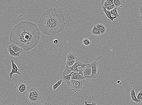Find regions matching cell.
Segmentation results:
<instances>
[{"mask_svg":"<svg viewBox=\"0 0 142 105\" xmlns=\"http://www.w3.org/2000/svg\"><path fill=\"white\" fill-rule=\"evenodd\" d=\"M72 73L68 75H65L64 73H63L62 76V79L65 84H66L68 86H70V83L72 80L71 76Z\"/></svg>","mask_w":142,"mask_h":105,"instance_id":"4fadbf2b","label":"cell"},{"mask_svg":"<svg viewBox=\"0 0 142 105\" xmlns=\"http://www.w3.org/2000/svg\"><path fill=\"white\" fill-rule=\"evenodd\" d=\"M100 30L102 35H103L106 33V26L102 23L97 24L95 25Z\"/></svg>","mask_w":142,"mask_h":105,"instance_id":"2e32d148","label":"cell"},{"mask_svg":"<svg viewBox=\"0 0 142 105\" xmlns=\"http://www.w3.org/2000/svg\"><path fill=\"white\" fill-rule=\"evenodd\" d=\"M53 43L54 44H58L59 43V41L57 39H54L53 41Z\"/></svg>","mask_w":142,"mask_h":105,"instance_id":"4dcf8cb0","label":"cell"},{"mask_svg":"<svg viewBox=\"0 0 142 105\" xmlns=\"http://www.w3.org/2000/svg\"><path fill=\"white\" fill-rule=\"evenodd\" d=\"M102 8H103V12L106 14L107 18L111 20V21H113L114 19H116L115 17H112L111 16V14L110 12L107 11L106 8L104 7H102Z\"/></svg>","mask_w":142,"mask_h":105,"instance_id":"e0dca14e","label":"cell"},{"mask_svg":"<svg viewBox=\"0 0 142 105\" xmlns=\"http://www.w3.org/2000/svg\"><path fill=\"white\" fill-rule=\"evenodd\" d=\"M140 98H141V99H140V101L142 102V90L141 91V97H140Z\"/></svg>","mask_w":142,"mask_h":105,"instance_id":"d6a6232c","label":"cell"},{"mask_svg":"<svg viewBox=\"0 0 142 105\" xmlns=\"http://www.w3.org/2000/svg\"><path fill=\"white\" fill-rule=\"evenodd\" d=\"M77 58L75 54L73 53H70L67 56L66 61L73 60H76Z\"/></svg>","mask_w":142,"mask_h":105,"instance_id":"d6986e66","label":"cell"},{"mask_svg":"<svg viewBox=\"0 0 142 105\" xmlns=\"http://www.w3.org/2000/svg\"><path fill=\"white\" fill-rule=\"evenodd\" d=\"M40 20L49 22L52 24L65 21V15L63 12L52 7L46 10L41 16Z\"/></svg>","mask_w":142,"mask_h":105,"instance_id":"7a4b0ae2","label":"cell"},{"mask_svg":"<svg viewBox=\"0 0 142 105\" xmlns=\"http://www.w3.org/2000/svg\"><path fill=\"white\" fill-rule=\"evenodd\" d=\"M41 99V98L34 97L28 93L26 95V99L28 100L32 104L39 102L40 101Z\"/></svg>","mask_w":142,"mask_h":105,"instance_id":"30bf717a","label":"cell"},{"mask_svg":"<svg viewBox=\"0 0 142 105\" xmlns=\"http://www.w3.org/2000/svg\"><path fill=\"white\" fill-rule=\"evenodd\" d=\"M6 105H16L14 103H10V104H7Z\"/></svg>","mask_w":142,"mask_h":105,"instance_id":"836d02e7","label":"cell"},{"mask_svg":"<svg viewBox=\"0 0 142 105\" xmlns=\"http://www.w3.org/2000/svg\"><path fill=\"white\" fill-rule=\"evenodd\" d=\"M103 56L100 55L97 58L96 61L90 63V66L92 68V74L89 79H96L98 77V74L100 73V72L98 71V63L97 61L99 59L103 58Z\"/></svg>","mask_w":142,"mask_h":105,"instance_id":"3957f363","label":"cell"},{"mask_svg":"<svg viewBox=\"0 0 142 105\" xmlns=\"http://www.w3.org/2000/svg\"><path fill=\"white\" fill-rule=\"evenodd\" d=\"M63 79H61L58 81L56 83L54 84L52 86V88L53 90L55 91L58 87L60 86L61 85V84L63 83Z\"/></svg>","mask_w":142,"mask_h":105,"instance_id":"44dd1931","label":"cell"},{"mask_svg":"<svg viewBox=\"0 0 142 105\" xmlns=\"http://www.w3.org/2000/svg\"><path fill=\"white\" fill-rule=\"evenodd\" d=\"M114 4L115 5L116 7H122L123 6L122 1L120 0H115L114 1Z\"/></svg>","mask_w":142,"mask_h":105,"instance_id":"603a6c76","label":"cell"},{"mask_svg":"<svg viewBox=\"0 0 142 105\" xmlns=\"http://www.w3.org/2000/svg\"><path fill=\"white\" fill-rule=\"evenodd\" d=\"M92 34L95 36L101 35V33L98 28L95 25H94L91 32Z\"/></svg>","mask_w":142,"mask_h":105,"instance_id":"ac0fdd59","label":"cell"},{"mask_svg":"<svg viewBox=\"0 0 142 105\" xmlns=\"http://www.w3.org/2000/svg\"><path fill=\"white\" fill-rule=\"evenodd\" d=\"M7 51L9 52V54L11 56L14 57H19L20 56L21 52H19L18 53H16L14 51L12 50L11 47L10 45L8 46L7 47Z\"/></svg>","mask_w":142,"mask_h":105,"instance_id":"5bb4252c","label":"cell"},{"mask_svg":"<svg viewBox=\"0 0 142 105\" xmlns=\"http://www.w3.org/2000/svg\"><path fill=\"white\" fill-rule=\"evenodd\" d=\"M10 46L11 47L12 50L15 52L16 53H18L19 52H21L23 50V49L20 47L17 44L11 43Z\"/></svg>","mask_w":142,"mask_h":105,"instance_id":"9a60e30c","label":"cell"},{"mask_svg":"<svg viewBox=\"0 0 142 105\" xmlns=\"http://www.w3.org/2000/svg\"><path fill=\"white\" fill-rule=\"evenodd\" d=\"M85 82V80H72L70 83L71 89L75 93L79 92L82 88L83 85Z\"/></svg>","mask_w":142,"mask_h":105,"instance_id":"277c9868","label":"cell"},{"mask_svg":"<svg viewBox=\"0 0 142 105\" xmlns=\"http://www.w3.org/2000/svg\"><path fill=\"white\" fill-rule=\"evenodd\" d=\"M72 80H82L85 79L83 75L82 69L80 70L79 73L72 72L71 76Z\"/></svg>","mask_w":142,"mask_h":105,"instance_id":"ba28073f","label":"cell"},{"mask_svg":"<svg viewBox=\"0 0 142 105\" xmlns=\"http://www.w3.org/2000/svg\"><path fill=\"white\" fill-rule=\"evenodd\" d=\"M139 9L140 15H141V17H142V8L141 6H139Z\"/></svg>","mask_w":142,"mask_h":105,"instance_id":"f546056e","label":"cell"},{"mask_svg":"<svg viewBox=\"0 0 142 105\" xmlns=\"http://www.w3.org/2000/svg\"><path fill=\"white\" fill-rule=\"evenodd\" d=\"M76 60H73L66 61V64L69 67H71L72 66L75 64V63H76Z\"/></svg>","mask_w":142,"mask_h":105,"instance_id":"d4e9b609","label":"cell"},{"mask_svg":"<svg viewBox=\"0 0 142 105\" xmlns=\"http://www.w3.org/2000/svg\"><path fill=\"white\" fill-rule=\"evenodd\" d=\"M117 83L119 85H121L122 84V82L118 80L117 81Z\"/></svg>","mask_w":142,"mask_h":105,"instance_id":"1f68e13d","label":"cell"},{"mask_svg":"<svg viewBox=\"0 0 142 105\" xmlns=\"http://www.w3.org/2000/svg\"><path fill=\"white\" fill-rule=\"evenodd\" d=\"M139 5L141 6L142 8V1L140 2L139 3Z\"/></svg>","mask_w":142,"mask_h":105,"instance_id":"e575fe53","label":"cell"},{"mask_svg":"<svg viewBox=\"0 0 142 105\" xmlns=\"http://www.w3.org/2000/svg\"><path fill=\"white\" fill-rule=\"evenodd\" d=\"M111 15L114 16V17L116 19L119 18V14L117 12V7H116L114 9H112V10L110 11Z\"/></svg>","mask_w":142,"mask_h":105,"instance_id":"7402d4cb","label":"cell"},{"mask_svg":"<svg viewBox=\"0 0 142 105\" xmlns=\"http://www.w3.org/2000/svg\"><path fill=\"white\" fill-rule=\"evenodd\" d=\"M89 64H84L82 63V62L80 60L79 58H77L75 63L73 66L71 67L72 71L73 72V71H74L79 73L80 70L78 69V67H81V68H82V69L83 70L88 65H89Z\"/></svg>","mask_w":142,"mask_h":105,"instance_id":"8992f818","label":"cell"},{"mask_svg":"<svg viewBox=\"0 0 142 105\" xmlns=\"http://www.w3.org/2000/svg\"><path fill=\"white\" fill-rule=\"evenodd\" d=\"M140 21H141L142 24V17H140Z\"/></svg>","mask_w":142,"mask_h":105,"instance_id":"d590c367","label":"cell"},{"mask_svg":"<svg viewBox=\"0 0 142 105\" xmlns=\"http://www.w3.org/2000/svg\"><path fill=\"white\" fill-rule=\"evenodd\" d=\"M106 4L108 6L114 4V1L113 0H105Z\"/></svg>","mask_w":142,"mask_h":105,"instance_id":"83f0119b","label":"cell"},{"mask_svg":"<svg viewBox=\"0 0 142 105\" xmlns=\"http://www.w3.org/2000/svg\"><path fill=\"white\" fill-rule=\"evenodd\" d=\"M38 105H52V104L49 102L44 101L41 99L40 101H39V104Z\"/></svg>","mask_w":142,"mask_h":105,"instance_id":"484cf974","label":"cell"},{"mask_svg":"<svg viewBox=\"0 0 142 105\" xmlns=\"http://www.w3.org/2000/svg\"><path fill=\"white\" fill-rule=\"evenodd\" d=\"M130 94L131 97L130 100L131 102H135L136 104H138V103H142L141 101L137 99L136 96V93L134 89H132L131 90Z\"/></svg>","mask_w":142,"mask_h":105,"instance_id":"7c38bea8","label":"cell"},{"mask_svg":"<svg viewBox=\"0 0 142 105\" xmlns=\"http://www.w3.org/2000/svg\"><path fill=\"white\" fill-rule=\"evenodd\" d=\"M116 7L115 5L114 4H113L111 5L108 6L106 8V9L107 11H110L112 10V9H114Z\"/></svg>","mask_w":142,"mask_h":105,"instance_id":"4316f807","label":"cell"},{"mask_svg":"<svg viewBox=\"0 0 142 105\" xmlns=\"http://www.w3.org/2000/svg\"><path fill=\"white\" fill-rule=\"evenodd\" d=\"M28 94L34 97L41 98V94L39 91L35 87H32L29 90Z\"/></svg>","mask_w":142,"mask_h":105,"instance_id":"8fae6325","label":"cell"},{"mask_svg":"<svg viewBox=\"0 0 142 105\" xmlns=\"http://www.w3.org/2000/svg\"><path fill=\"white\" fill-rule=\"evenodd\" d=\"M84 104L85 105H98L96 103L94 102H92L91 104H88V103L87 101H84Z\"/></svg>","mask_w":142,"mask_h":105,"instance_id":"f1b7e54d","label":"cell"},{"mask_svg":"<svg viewBox=\"0 0 142 105\" xmlns=\"http://www.w3.org/2000/svg\"><path fill=\"white\" fill-rule=\"evenodd\" d=\"M90 63L82 70L83 75L85 79L88 80L92 76V68L90 65Z\"/></svg>","mask_w":142,"mask_h":105,"instance_id":"9c48e42d","label":"cell"},{"mask_svg":"<svg viewBox=\"0 0 142 105\" xmlns=\"http://www.w3.org/2000/svg\"><path fill=\"white\" fill-rule=\"evenodd\" d=\"M40 35V31L35 24L25 21L14 27L9 35V40L25 51H29L37 46Z\"/></svg>","mask_w":142,"mask_h":105,"instance_id":"6da1fadb","label":"cell"},{"mask_svg":"<svg viewBox=\"0 0 142 105\" xmlns=\"http://www.w3.org/2000/svg\"><path fill=\"white\" fill-rule=\"evenodd\" d=\"M15 89H16L17 91L20 94L27 95V94L29 88L25 82H21L16 84Z\"/></svg>","mask_w":142,"mask_h":105,"instance_id":"5b68a950","label":"cell"},{"mask_svg":"<svg viewBox=\"0 0 142 105\" xmlns=\"http://www.w3.org/2000/svg\"><path fill=\"white\" fill-rule=\"evenodd\" d=\"M72 72H73V71H72L71 67H69L66 64L64 71L63 72L65 75H68L71 73Z\"/></svg>","mask_w":142,"mask_h":105,"instance_id":"ffe728a7","label":"cell"},{"mask_svg":"<svg viewBox=\"0 0 142 105\" xmlns=\"http://www.w3.org/2000/svg\"><path fill=\"white\" fill-rule=\"evenodd\" d=\"M82 43L84 46H89L92 44V42L89 40L88 38H86L83 40Z\"/></svg>","mask_w":142,"mask_h":105,"instance_id":"cb8c5ba5","label":"cell"},{"mask_svg":"<svg viewBox=\"0 0 142 105\" xmlns=\"http://www.w3.org/2000/svg\"><path fill=\"white\" fill-rule=\"evenodd\" d=\"M12 66V70L9 73V78L10 79L13 78V75L14 74H17L19 75H21V73L20 71V70L17 66V64L15 63V61L14 60L12 59L11 60Z\"/></svg>","mask_w":142,"mask_h":105,"instance_id":"52a82bcc","label":"cell"}]
</instances>
